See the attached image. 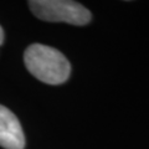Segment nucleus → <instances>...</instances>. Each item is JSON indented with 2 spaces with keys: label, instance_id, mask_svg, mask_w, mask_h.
<instances>
[{
  "label": "nucleus",
  "instance_id": "1",
  "mask_svg": "<svg viewBox=\"0 0 149 149\" xmlns=\"http://www.w3.org/2000/svg\"><path fill=\"white\" fill-rule=\"evenodd\" d=\"M24 61L32 76L47 85H61L71 73V65L65 55L46 45H30L25 51Z\"/></svg>",
  "mask_w": 149,
  "mask_h": 149
},
{
  "label": "nucleus",
  "instance_id": "3",
  "mask_svg": "<svg viewBox=\"0 0 149 149\" xmlns=\"http://www.w3.org/2000/svg\"><path fill=\"white\" fill-rule=\"evenodd\" d=\"M0 147L5 149H24L25 137L21 124L13 112L0 104Z\"/></svg>",
  "mask_w": 149,
  "mask_h": 149
},
{
  "label": "nucleus",
  "instance_id": "2",
  "mask_svg": "<svg viewBox=\"0 0 149 149\" xmlns=\"http://www.w3.org/2000/svg\"><path fill=\"white\" fill-rule=\"evenodd\" d=\"M29 6L35 16L44 21L82 26L92 17L87 8L71 0H32L29 1Z\"/></svg>",
  "mask_w": 149,
  "mask_h": 149
},
{
  "label": "nucleus",
  "instance_id": "4",
  "mask_svg": "<svg viewBox=\"0 0 149 149\" xmlns=\"http://www.w3.org/2000/svg\"><path fill=\"white\" fill-rule=\"evenodd\" d=\"M3 41H4V31L1 29V26H0V45L3 44Z\"/></svg>",
  "mask_w": 149,
  "mask_h": 149
}]
</instances>
